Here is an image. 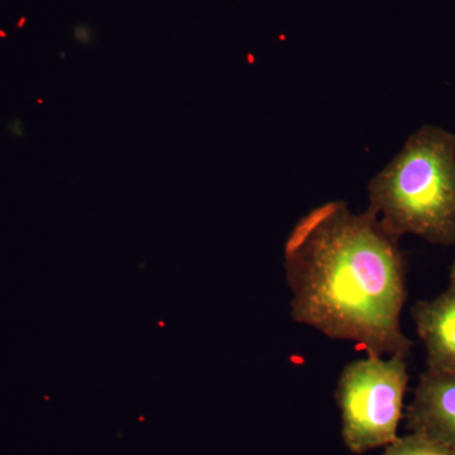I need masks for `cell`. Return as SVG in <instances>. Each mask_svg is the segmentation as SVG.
Listing matches in <instances>:
<instances>
[{"label":"cell","mask_w":455,"mask_h":455,"mask_svg":"<svg viewBox=\"0 0 455 455\" xmlns=\"http://www.w3.org/2000/svg\"><path fill=\"white\" fill-rule=\"evenodd\" d=\"M370 206L392 235L455 244V134L424 125L368 185Z\"/></svg>","instance_id":"2"},{"label":"cell","mask_w":455,"mask_h":455,"mask_svg":"<svg viewBox=\"0 0 455 455\" xmlns=\"http://www.w3.org/2000/svg\"><path fill=\"white\" fill-rule=\"evenodd\" d=\"M407 429L455 449V376L425 371L406 410Z\"/></svg>","instance_id":"4"},{"label":"cell","mask_w":455,"mask_h":455,"mask_svg":"<svg viewBox=\"0 0 455 455\" xmlns=\"http://www.w3.org/2000/svg\"><path fill=\"white\" fill-rule=\"evenodd\" d=\"M416 331L427 350V371L455 376V283L412 307Z\"/></svg>","instance_id":"5"},{"label":"cell","mask_w":455,"mask_h":455,"mask_svg":"<svg viewBox=\"0 0 455 455\" xmlns=\"http://www.w3.org/2000/svg\"><path fill=\"white\" fill-rule=\"evenodd\" d=\"M381 455H455V449L418 433H410L388 444Z\"/></svg>","instance_id":"6"},{"label":"cell","mask_w":455,"mask_h":455,"mask_svg":"<svg viewBox=\"0 0 455 455\" xmlns=\"http://www.w3.org/2000/svg\"><path fill=\"white\" fill-rule=\"evenodd\" d=\"M409 373L405 355H367L344 367L335 390L341 436L352 453L387 447L397 438Z\"/></svg>","instance_id":"3"},{"label":"cell","mask_w":455,"mask_h":455,"mask_svg":"<svg viewBox=\"0 0 455 455\" xmlns=\"http://www.w3.org/2000/svg\"><path fill=\"white\" fill-rule=\"evenodd\" d=\"M398 241L368 209L329 202L307 212L283 250L292 319L367 355L406 357L412 341L401 328L407 290Z\"/></svg>","instance_id":"1"},{"label":"cell","mask_w":455,"mask_h":455,"mask_svg":"<svg viewBox=\"0 0 455 455\" xmlns=\"http://www.w3.org/2000/svg\"><path fill=\"white\" fill-rule=\"evenodd\" d=\"M451 283H455V259H454L453 265H451Z\"/></svg>","instance_id":"7"}]
</instances>
